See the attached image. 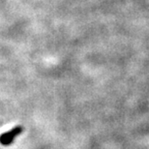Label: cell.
Segmentation results:
<instances>
[{
  "instance_id": "obj_1",
  "label": "cell",
  "mask_w": 149,
  "mask_h": 149,
  "mask_svg": "<svg viewBox=\"0 0 149 149\" xmlns=\"http://www.w3.org/2000/svg\"><path fill=\"white\" fill-rule=\"evenodd\" d=\"M22 126H17L13 128L12 130L8 131L4 134H2L0 136V143L4 146H8V145L12 144L15 141V138H17V136H19L22 133Z\"/></svg>"
}]
</instances>
